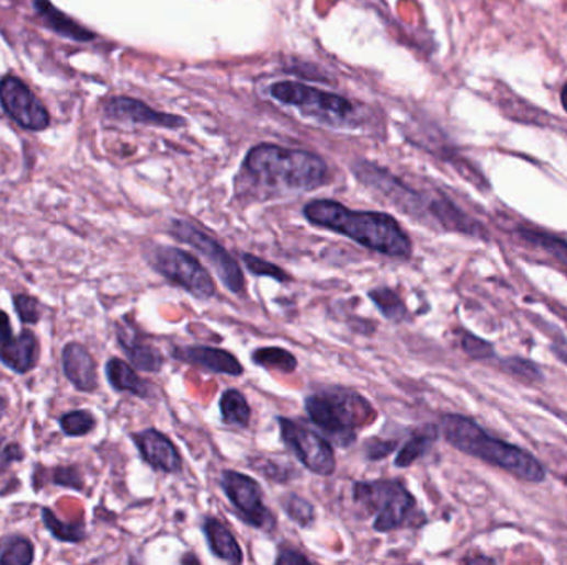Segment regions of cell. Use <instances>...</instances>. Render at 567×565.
I'll list each match as a JSON object with an SVG mask.
<instances>
[{
	"label": "cell",
	"mask_w": 567,
	"mask_h": 565,
	"mask_svg": "<svg viewBox=\"0 0 567 565\" xmlns=\"http://www.w3.org/2000/svg\"><path fill=\"white\" fill-rule=\"evenodd\" d=\"M58 427L67 438H82L97 428L95 415L90 410H72L58 418Z\"/></svg>",
	"instance_id": "obj_27"
},
{
	"label": "cell",
	"mask_w": 567,
	"mask_h": 565,
	"mask_svg": "<svg viewBox=\"0 0 567 565\" xmlns=\"http://www.w3.org/2000/svg\"><path fill=\"white\" fill-rule=\"evenodd\" d=\"M148 264L155 272L163 275L171 284L186 291L200 301H207L216 295V284L207 269L197 261L196 256L181 248L157 246L147 256Z\"/></svg>",
	"instance_id": "obj_6"
},
{
	"label": "cell",
	"mask_w": 567,
	"mask_h": 565,
	"mask_svg": "<svg viewBox=\"0 0 567 565\" xmlns=\"http://www.w3.org/2000/svg\"><path fill=\"white\" fill-rule=\"evenodd\" d=\"M281 506L300 528H309L316 521V509H314L313 502L307 501L303 496L290 493L281 499Z\"/></svg>",
	"instance_id": "obj_29"
},
{
	"label": "cell",
	"mask_w": 567,
	"mask_h": 565,
	"mask_svg": "<svg viewBox=\"0 0 567 565\" xmlns=\"http://www.w3.org/2000/svg\"><path fill=\"white\" fill-rule=\"evenodd\" d=\"M440 431L453 448L468 456L478 457L528 483H543L546 479V471L536 457L514 444L489 437L472 418L445 415Z\"/></svg>",
	"instance_id": "obj_3"
},
{
	"label": "cell",
	"mask_w": 567,
	"mask_h": 565,
	"mask_svg": "<svg viewBox=\"0 0 567 565\" xmlns=\"http://www.w3.org/2000/svg\"><path fill=\"white\" fill-rule=\"evenodd\" d=\"M262 474L275 483H286L294 476V470L286 463H275L274 460L265 461L264 466H261Z\"/></svg>",
	"instance_id": "obj_36"
},
{
	"label": "cell",
	"mask_w": 567,
	"mask_h": 565,
	"mask_svg": "<svg viewBox=\"0 0 567 565\" xmlns=\"http://www.w3.org/2000/svg\"><path fill=\"white\" fill-rule=\"evenodd\" d=\"M520 236L531 245L540 246L541 249L553 256L567 269V242L546 233H534L530 229H520Z\"/></svg>",
	"instance_id": "obj_28"
},
{
	"label": "cell",
	"mask_w": 567,
	"mask_h": 565,
	"mask_svg": "<svg viewBox=\"0 0 567 565\" xmlns=\"http://www.w3.org/2000/svg\"><path fill=\"white\" fill-rule=\"evenodd\" d=\"M277 425L282 441L304 467L317 476L333 474L337 467L336 451L329 440L291 418L279 417Z\"/></svg>",
	"instance_id": "obj_10"
},
{
	"label": "cell",
	"mask_w": 567,
	"mask_h": 565,
	"mask_svg": "<svg viewBox=\"0 0 567 565\" xmlns=\"http://www.w3.org/2000/svg\"><path fill=\"white\" fill-rule=\"evenodd\" d=\"M12 336H14V330H12L11 317L8 312L0 308V342L11 339Z\"/></svg>",
	"instance_id": "obj_39"
},
{
	"label": "cell",
	"mask_w": 567,
	"mask_h": 565,
	"mask_svg": "<svg viewBox=\"0 0 567 565\" xmlns=\"http://www.w3.org/2000/svg\"><path fill=\"white\" fill-rule=\"evenodd\" d=\"M61 370L65 378L79 392L93 393L99 389V369L92 353L83 343H65L61 349Z\"/></svg>",
	"instance_id": "obj_13"
},
{
	"label": "cell",
	"mask_w": 567,
	"mask_h": 565,
	"mask_svg": "<svg viewBox=\"0 0 567 565\" xmlns=\"http://www.w3.org/2000/svg\"><path fill=\"white\" fill-rule=\"evenodd\" d=\"M368 297L374 302L375 307L382 312L387 320L394 321V324H401V321L408 318L407 305L401 301L400 295L388 287H377L374 291L368 292Z\"/></svg>",
	"instance_id": "obj_26"
},
{
	"label": "cell",
	"mask_w": 567,
	"mask_h": 565,
	"mask_svg": "<svg viewBox=\"0 0 567 565\" xmlns=\"http://www.w3.org/2000/svg\"><path fill=\"white\" fill-rule=\"evenodd\" d=\"M25 460V451L19 443H9L0 448V474L5 473L14 463Z\"/></svg>",
	"instance_id": "obj_37"
},
{
	"label": "cell",
	"mask_w": 567,
	"mask_h": 565,
	"mask_svg": "<svg viewBox=\"0 0 567 565\" xmlns=\"http://www.w3.org/2000/svg\"><path fill=\"white\" fill-rule=\"evenodd\" d=\"M170 233L174 239L180 240L183 245L191 246L203 258H206L211 268L215 269L216 274L229 292L236 295L245 294L246 279L241 265L215 237L183 219H174L171 223Z\"/></svg>",
	"instance_id": "obj_7"
},
{
	"label": "cell",
	"mask_w": 567,
	"mask_h": 565,
	"mask_svg": "<svg viewBox=\"0 0 567 565\" xmlns=\"http://www.w3.org/2000/svg\"><path fill=\"white\" fill-rule=\"evenodd\" d=\"M15 314L24 326H35L42 318V304L31 294H15L12 297Z\"/></svg>",
	"instance_id": "obj_31"
},
{
	"label": "cell",
	"mask_w": 567,
	"mask_h": 565,
	"mask_svg": "<svg viewBox=\"0 0 567 565\" xmlns=\"http://www.w3.org/2000/svg\"><path fill=\"white\" fill-rule=\"evenodd\" d=\"M203 532L206 535L207 547L215 557L229 562V564H241V545L238 544L233 532L226 528L225 522L207 516L203 521Z\"/></svg>",
	"instance_id": "obj_20"
},
{
	"label": "cell",
	"mask_w": 567,
	"mask_h": 565,
	"mask_svg": "<svg viewBox=\"0 0 567 565\" xmlns=\"http://www.w3.org/2000/svg\"><path fill=\"white\" fill-rule=\"evenodd\" d=\"M35 561V545L25 535L0 539V565H31Z\"/></svg>",
	"instance_id": "obj_24"
},
{
	"label": "cell",
	"mask_w": 567,
	"mask_h": 565,
	"mask_svg": "<svg viewBox=\"0 0 567 565\" xmlns=\"http://www.w3.org/2000/svg\"><path fill=\"white\" fill-rule=\"evenodd\" d=\"M34 11L37 12L45 27L50 29L52 32L60 35V37L80 42V44H87V42H92L95 38L93 32L80 25L79 22L73 21L72 18H68L64 12L58 11L50 0H34Z\"/></svg>",
	"instance_id": "obj_18"
},
{
	"label": "cell",
	"mask_w": 567,
	"mask_h": 565,
	"mask_svg": "<svg viewBox=\"0 0 567 565\" xmlns=\"http://www.w3.org/2000/svg\"><path fill=\"white\" fill-rule=\"evenodd\" d=\"M245 170L254 183L271 193H304L317 190L327 181L329 168L316 152L306 149L259 145L248 152Z\"/></svg>",
	"instance_id": "obj_2"
},
{
	"label": "cell",
	"mask_w": 567,
	"mask_h": 565,
	"mask_svg": "<svg viewBox=\"0 0 567 565\" xmlns=\"http://www.w3.org/2000/svg\"><path fill=\"white\" fill-rule=\"evenodd\" d=\"M460 343H462L463 352L475 360H486L495 357V347L479 337L469 332L460 334Z\"/></svg>",
	"instance_id": "obj_34"
},
{
	"label": "cell",
	"mask_w": 567,
	"mask_h": 565,
	"mask_svg": "<svg viewBox=\"0 0 567 565\" xmlns=\"http://www.w3.org/2000/svg\"><path fill=\"white\" fill-rule=\"evenodd\" d=\"M105 115L110 118L126 120V122L141 123V125L161 126V128H178L186 125L184 118L170 113L157 112L139 100L128 97H116L105 103Z\"/></svg>",
	"instance_id": "obj_16"
},
{
	"label": "cell",
	"mask_w": 567,
	"mask_h": 565,
	"mask_svg": "<svg viewBox=\"0 0 567 565\" xmlns=\"http://www.w3.org/2000/svg\"><path fill=\"white\" fill-rule=\"evenodd\" d=\"M52 483L58 486V488L73 489V491H83L86 489V479H83L77 464L55 466L52 470Z\"/></svg>",
	"instance_id": "obj_32"
},
{
	"label": "cell",
	"mask_w": 567,
	"mask_h": 565,
	"mask_svg": "<svg viewBox=\"0 0 567 565\" xmlns=\"http://www.w3.org/2000/svg\"><path fill=\"white\" fill-rule=\"evenodd\" d=\"M132 440L138 448L139 456L144 457L145 463L155 471L174 474L183 470V457H181L180 451L177 450L173 441L161 431L148 428L139 433H133Z\"/></svg>",
	"instance_id": "obj_12"
},
{
	"label": "cell",
	"mask_w": 567,
	"mask_h": 565,
	"mask_svg": "<svg viewBox=\"0 0 567 565\" xmlns=\"http://www.w3.org/2000/svg\"><path fill=\"white\" fill-rule=\"evenodd\" d=\"M242 262H245V268L251 272L252 275H258V278H271L277 282H291L293 278L287 274L284 269L279 268V265L272 264V262L264 261L262 258H258V256L241 255Z\"/></svg>",
	"instance_id": "obj_30"
},
{
	"label": "cell",
	"mask_w": 567,
	"mask_h": 565,
	"mask_svg": "<svg viewBox=\"0 0 567 565\" xmlns=\"http://www.w3.org/2000/svg\"><path fill=\"white\" fill-rule=\"evenodd\" d=\"M271 95L284 105L296 106L307 116L329 125L350 122L353 115V105L349 100L299 82L275 83L271 87Z\"/></svg>",
	"instance_id": "obj_8"
},
{
	"label": "cell",
	"mask_w": 567,
	"mask_h": 565,
	"mask_svg": "<svg viewBox=\"0 0 567 565\" xmlns=\"http://www.w3.org/2000/svg\"><path fill=\"white\" fill-rule=\"evenodd\" d=\"M560 103H563L564 110L567 112V83L564 86L563 92H560Z\"/></svg>",
	"instance_id": "obj_42"
},
{
	"label": "cell",
	"mask_w": 567,
	"mask_h": 565,
	"mask_svg": "<svg viewBox=\"0 0 567 565\" xmlns=\"http://www.w3.org/2000/svg\"><path fill=\"white\" fill-rule=\"evenodd\" d=\"M0 105L4 112L29 132H42L50 125L44 103L15 75L0 78Z\"/></svg>",
	"instance_id": "obj_11"
},
{
	"label": "cell",
	"mask_w": 567,
	"mask_h": 565,
	"mask_svg": "<svg viewBox=\"0 0 567 565\" xmlns=\"http://www.w3.org/2000/svg\"><path fill=\"white\" fill-rule=\"evenodd\" d=\"M9 399L5 396L0 395V421L4 418L5 411H8Z\"/></svg>",
	"instance_id": "obj_40"
},
{
	"label": "cell",
	"mask_w": 567,
	"mask_h": 565,
	"mask_svg": "<svg viewBox=\"0 0 567 565\" xmlns=\"http://www.w3.org/2000/svg\"><path fill=\"white\" fill-rule=\"evenodd\" d=\"M304 407L310 421L340 448L355 443L358 431L377 417L372 403L352 389L333 388L314 393L307 396Z\"/></svg>",
	"instance_id": "obj_4"
},
{
	"label": "cell",
	"mask_w": 567,
	"mask_h": 565,
	"mask_svg": "<svg viewBox=\"0 0 567 565\" xmlns=\"http://www.w3.org/2000/svg\"><path fill=\"white\" fill-rule=\"evenodd\" d=\"M42 522L50 532L52 538L65 544H80L89 538L86 526L82 522H64L50 508L41 509Z\"/></svg>",
	"instance_id": "obj_23"
},
{
	"label": "cell",
	"mask_w": 567,
	"mask_h": 565,
	"mask_svg": "<svg viewBox=\"0 0 567 565\" xmlns=\"http://www.w3.org/2000/svg\"><path fill=\"white\" fill-rule=\"evenodd\" d=\"M304 216L314 226L342 234L362 248L387 258L408 259L411 239L390 214L377 211H353L332 200L310 201Z\"/></svg>",
	"instance_id": "obj_1"
},
{
	"label": "cell",
	"mask_w": 567,
	"mask_h": 565,
	"mask_svg": "<svg viewBox=\"0 0 567 565\" xmlns=\"http://www.w3.org/2000/svg\"><path fill=\"white\" fill-rule=\"evenodd\" d=\"M115 330L118 346L136 370L147 373L161 372L165 359L154 343L147 342L135 327L126 326L125 320L118 321Z\"/></svg>",
	"instance_id": "obj_15"
},
{
	"label": "cell",
	"mask_w": 567,
	"mask_h": 565,
	"mask_svg": "<svg viewBox=\"0 0 567 565\" xmlns=\"http://www.w3.org/2000/svg\"><path fill=\"white\" fill-rule=\"evenodd\" d=\"M501 369L504 372L510 373L511 376H517L521 380H530V382H536V380L543 378V372L536 363L530 362L526 359H520V357H510L501 362Z\"/></svg>",
	"instance_id": "obj_33"
},
{
	"label": "cell",
	"mask_w": 567,
	"mask_h": 565,
	"mask_svg": "<svg viewBox=\"0 0 567 565\" xmlns=\"http://www.w3.org/2000/svg\"><path fill=\"white\" fill-rule=\"evenodd\" d=\"M105 375L110 386L115 392L132 393V395L144 399L150 398L154 395L150 383L138 375L132 363L125 362V360L118 359V357H112L106 362Z\"/></svg>",
	"instance_id": "obj_19"
},
{
	"label": "cell",
	"mask_w": 567,
	"mask_h": 565,
	"mask_svg": "<svg viewBox=\"0 0 567 565\" xmlns=\"http://www.w3.org/2000/svg\"><path fill=\"white\" fill-rule=\"evenodd\" d=\"M397 447L398 441H382L378 440V438H374V440L368 441L367 448H365V456H367L368 461H382L385 460L388 454L394 453Z\"/></svg>",
	"instance_id": "obj_35"
},
{
	"label": "cell",
	"mask_w": 567,
	"mask_h": 565,
	"mask_svg": "<svg viewBox=\"0 0 567 565\" xmlns=\"http://www.w3.org/2000/svg\"><path fill=\"white\" fill-rule=\"evenodd\" d=\"M352 498L368 516H375L374 529L377 532L404 528L417 508L413 495L400 479L355 483Z\"/></svg>",
	"instance_id": "obj_5"
},
{
	"label": "cell",
	"mask_w": 567,
	"mask_h": 565,
	"mask_svg": "<svg viewBox=\"0 0 567 565\" xmlns=\"http://www.w3.org/2000/svg\"><path fill=\"white\" fill-rule=\"evenodd\" d=\"M566 484H567V476H566Z\"/></svg>",
	"instance_id": "obj_44"
},
{
	"label": "cell",
	"mask_w": 567,
	"mask_h": 565,
	"mask_svg": "<svg viewBox=\"0 0 567 565\" xmlns=\"http://www.w3.org/2000/svg\"><path fill=\"white\" fill-rule=\"evenodd\" d=\"M463 562H468V564H476V562H489V564H492V558L489 557H472V558H465Z\"/></svg>",
	"instance_id": "obj_41"
},
{
	"label": "cell",
	"mask_w": 567,
	"mask_h": 565,
	"mask_svg": "<svg viewBox=\"0 0 567 565\" xmlns=\"http://www.w3.org/2000/svg\"><path fill=\"white\" fill-rule=\"evenodd\" d=\"M41 360V342L34 330L22 329L18 336L0 342V363L18 375H27Z\"/></svg>",
	"instance_id": "obj_17"
},
{
	"label": "cell",
	"mask_w": 567,
	"mask_h": 565,
	"mask_svg": "<svg viewBox=\"0 0 567 565\" xmlns=\"http://www.w3.org/2000/svg\"><path fill=\"white\" fill-rule=\"evenodd\" d=\"M223 421L236 428H248L251 423V407L239 389L229 388L219 398Z\"/></svg>",
	"instance_id": "obj_22"
},
{
	"label": "cell",
	"mask_w": 567,
	"mask_h": 565,
	"mask_svg": "<svg viewBox=\"0 0 567 565\" xmlns=\"http://www.w3.org/2000/svg\"><path fill=\"white\" fill-rule=\"evenodd\" d=\"M439 440V428L429 425V427L421 428L417 433L411 434L404 447L398 451L397 457H395V466L408 467L415 463V461L423 457L424 454L432 450L435 441Z\"/></svg>",
	"instance_id": "obj_21"
},
{
	"label": "cell",
	"mask_w": 567,
	"mask_h": 565,
	"mask_svg": "<svg viewBox=\"0 0 567 565\" xmlns=\"http://www.w3.org/2000/svg\"><path fill=\"white\" fill-rule=\"evenodd\" d=\"M181 562H183V564H186V562H194V564H200V561H197L193 554H188L186 557L181 558Z\"/></svg>",
	"instance_id": "obj_43"
},
{
	"label": "cell",
	"mask_w": 567,
	"mask_h": 565,
	"mask_svg": "<svg viewBox=\"0 0 567 565\" xmlns=\"http://www.w3.org/2000/svg\"><path fill=\"white\" fill-rule=\"evenodd\" d=\"M223 493L235 508L236 515L251 528L272 531L275 518L264 505V493L261 484L248 474L235 470L223 471L219 476Z\"/></svg>",
	"instance_id": "obj_9"
},
{
	"label": "cell",
	"mask_w": 567,
	"mask_h": 565,
	"mask_svg": "<svg viewBox=\"0 0 567 565\" xmlns=\"http://www.w3.org/2000/svg\"><path fill=\"white\" fill-rule=\"evenodd\" d=\"M252 363L262 366L265 370H277V372L293 373L296 372V357L290 350L281 349V347H262L251 353Z\"/></svg>",
	"instance_id": "obj_25"
},
{
	"label": "cell",
	"mask_w": 567,
	"mask_h": 565,
	"mask_svg": "<svg viewBox=\"0 0 567 565\" xmlns=\"http://www.w3.org/2000/svg\"><path fill=\"white\" fill-rule=\"evenodd\" d=\"M171 357L188 365L200 366L211 373L219 375L241 376L242 365L228 350L216 349V347L193 346L174 347Z\"/></svg>",
	"instance_id": "obj_14"
},
{
	"label": "cell",
	"mask_w": 567,
	"mask_h": 565,
	"mask_svg": "<svg viewBox=\"0 0 567 565\" xmlns=\"http://www.w3.org/2000/svg\"><path fill=\"white\" fill-rule=\"evenodd\" d=\"M275 564H310V558L306 557L303 552L294 551V549H281L279 552L277 558H275Z\"/></svg>",
	"instance_id": "obj_38"
}]
</instances>
